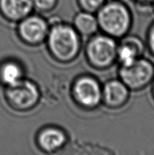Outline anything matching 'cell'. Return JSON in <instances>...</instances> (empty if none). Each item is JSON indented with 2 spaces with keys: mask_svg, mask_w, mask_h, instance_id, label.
<instances>
[{
  "mask_svg": "<svg viewBox=\"0 0 154 155\" xmlns=\"http://www.w3.org/2000/svg\"><path fill=\"white\" fill-rule=\"evenodd\" d=\"M79 37L75 30L66 25H56L48 36V46L53 55L61 61L73 58L79 50Z\"/></svg>",
  "mask_w": 154,
  "mask_h": 155,
  "instance_id": "6da1fadb",
  "label": "cell"
},
{
  "mask_svg": "<svg viewBox=\"0 0 154 155\" xmlns=\"http://www.w3.org/2000/svg\"><path fill=\"white\" fill-rule=\"evenodd\" d=\"M98 24L109 35L121 36L131 25V15L125 6L110 2L101 8L98 14Z\"/></svg>",
  "mask_w": 154,
  "mask_h": 155,
  "instance_id": "7a4b0ae2",
  "label": "cell"
},
{
  "mask_svg": "<svg viewBox=\"0 0 154 155\" xmlns=\"http://www.w3.org/2000/svg\"><path fill=\"white\" fill-rule=\"evenodd\" d=\"M121 79L128 88L139 90L146 88L154 79V64L146 58H137L132 64L122 67Z\"/></svg>",
  "mask_w": 154,
  "mask_h": 155,
  "instance_id": "3957f363",
  "label": "cell"
},
{
  "mask_svg": "<svg viewBox=\"0 0 154 155\" xmlns=\"http://www.w3.org/2000/svg\"><path fill=\"white\" fill-rule=\"evenodd\" d=\"M116 45L111 38L98 36L88 43L87 54L89 61L95 66L104 68L110 64L116 54Z\"/></svg>",
  "mask_w": 154,
  "mask_h": 155,
  "instance_id": "277c9868",
  "label": "cell"
},
{
  "mask_svg": "<svg viewBox=\"0 0 154 155\" xmlns=\"http://www.w3.org/2000/svg\"><path fill=\"white\" fill-rule=\"evenodd\" d=\"M5 95L11 105L25 109L36 104L39 98V91L34 83L21 80L13 86H8Z\"/></svg>",
  "mask_w": 154,
  "mask_h": 155,
  "instance_id": "5b68a950",
  "label": "cell"
},
{
  "mask_svg": "<svg viewBox=\"0 0 154 155\" xmlns=\"http://www.w3.org/2000/svg\"><path fill=\"white\" fill-rule=\"evenodd\" d=\"M73 92L75 99L84 107H95L99 103L101 97L99 84L91 77H82L77 80Z\"/></svg>",
  "mask_w": 154,
  "mask_h": 155,
  "instance_id": "8992f818",
  "label": "cell"
},
{
  "mask_svg": "<svg viewBox=\"0 0 154 155\" xmlns=\"http://www.w3.org/2000/svg\"><path fill=\"white\" fill-rule=\"evenodd\" d=\"M19 32L25 41L30 43H38L45 39L48 33V26L42 18L30 17L21 23Z\"/></svg>",
  "mask_w": 154,
  "mask_h": 155,
  "instance_id": "52a82bcc",
  "label": "cell"
},
{
  "mask_svg": "<svg viewBox=\"0 0 154 155\" xmlns=\"http://www.w3.org/2000/svg\"><path fill=\"white\" fill-rule=\"evenodd\" d=\"M33 7L31 0H0V12L12 21L25 18Z\"/></svg>",
  "mask_w": 154,
  "mask_h": 155,
  "instance_id": "ba28073f",
  "label": "cell"
},
{
  "mask_svg": "<svg viewBox=\"0 0 154 155\" xmlns=\"http://www.w3.org/2000/svg\"><path fill=\"white\" fill-rule=\"evenodd\" d=\"M104 96L108 105L118 107L124 104L128 98V87L117 80L108 82L104 86Z\"/></svg>",
  "mask_w": 154,
  "mask_h": 155,
  "instance_id": "9c48e42d",
  "label": "cell"
},
{
  "mask_svg": "<svg viewBox=\"0 0 154 155\" xmlns=\"http://www.w3.org/2000/svg\"><path fill=\"white\" fill-rule=\"evenodd\" d=\"M143 51V45L138 39L127 41L117 49L116 54L123 67L132 64Z\"/></svg>",
  "mask_w": 154,
  "mask_h": 155,
  "instance_id": "30bf717a",
  "label": "cell"
},
{
  "mask_svg": "<svg viewBox=\"0 0 154 155\" xmlns=\"http://www.w3.org/2000/svg\"><path fill=\"white\" fill-rule=\"evenodd\" d=\"M66 137L63 132L57 129H47L39 134V143L41 148L48 151L60 148L64 144Z\"/></svg>",
  "mask_w": 154,
  "mask_h": 155,
  "instance_id": "8fae6325",
  "label": "cell"
},
{
  "mask_svg": "<svg viewBox=\"0 0 154 155\" xmlns=\"http://www.w3.org/2000/svg\"><path fill=\"white\" fill-rule=\"evenodd\" d=\"M22 70L14 62L8 61L0 66V81L8 86H13L22 80Z\"/></svg>",
  "mask_w": 154,
  "mask_h": 155,
  "instance_id": "7c38bea8",
  "label": "cell"
},
{
  "mask_svg": "<svg viewBox=\"0 0 154 155\" xmlns=\"http://www.w3.org/2000/svg\"><path fill=\"white\" fill-rule=\"evenodd\" d=\"M98 21L91 15L86 12L79 14L75 19V26L79 32L84 35H91L98 29Z\"/></svg>",
  "mask_w": 154,
  "mask_h": 155,
  "instance_id": "4fadbf2b",
  "label": "cell"
},
{
  "mask_svg": "<svg viewBox=\"0 0 154 155\" xmlns=\"http://www.w3.org/2000/svg\"><path fill=\"white\" fill-rule=\"evenodd\" d=\"M104 0H79L80 5L85 10L94 12L101 7Z\"/></svg>",
  "mask_w": 154,
  "mask_h": 155,
  "instance_id": "5bb4252c",
  "label": "cell"
},
{
  "mask_svg": "<svg viewBox=\"0 0 154 155\" xmlns=\"http://www.w3.org/2000/svg\"><path fill=\"white\" fill-rule=\"evenodd\" d=\"M33 5L42 11H47L52 8L57 0H31Z\"/></svg>",
  "mask_w": 154,
  "mask_h": 155,
  "instance_id": "9a60e30c",
  "label": "cell"
},
{
  "mask_svg": "<svg viewBox=\"0 0 154 155\" xmlns=\"http://www.w3.org/2000/svg\"><path fill=\"white\" fill-rule=\"evenodd\" d=\"M146 42L149 52L154 57V21L148 29L146 34Z\"/></svg>",
  "mask_w": 154,
  "mask_h": 155,
  "instance_id": "2e32d148",
  "label": "cell"
},
{
  "mask_svg": "<svg viewBox=\"0 0 154 155\" xmlns=\"http://www.w3.org/2000/svg\"><path fill=\"white\" fill-rule=\"evenodd\" d=\"M141 4L145 5H152L154 3V0H137Z\"/></svg>",
  "mask_w": 154,
  "mask_h": 155,
  "instance_id": "e0dca14e",
  "label": "cell"
},
{
  "mask_svg": "<svg viewBox=\"0 0 154 155\" xmlns=\"http://www.w3.org/2000/svg\"><path fill=\"white\" fill-rule=\"evenodd\" d=\"M152 86H151V95H152V98L154 101V79L152 81Z\"/></svg>",
  "mask_w": 154,
  "mask_h": 155,
  "instance_id": "ac0fdd59",
  "label": "cell"
},
{
  "mask_svg": "<svg viewBox=\"0 0 154 155\" xmlns=\"http://www.w3.org/2000/svg\"><path fill=\"white\" fill-rule=\"evenodd\" d=\"M152 8H153V10H154V3L152 4Z\"/></svg>",
  "mask_w": 154,
  "mask_h": 155,
  "instance_id": "d6986e66",
  "label": "cell"
}]
</instances>
